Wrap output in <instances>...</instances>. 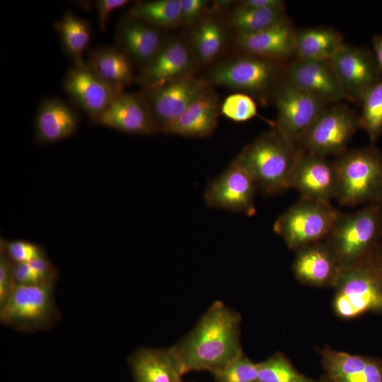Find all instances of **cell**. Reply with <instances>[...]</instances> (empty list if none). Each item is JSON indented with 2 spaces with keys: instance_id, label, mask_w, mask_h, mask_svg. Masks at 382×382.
I'll use <instances>...</instances> for the list:
<instances>
[{
  "instance_id": "obj_1",
  "label": "cell",
  "mask_w": 382,
  "mask_h": 382,
  "mask_svg": "<svg viewBox=\"0 0 382 382\" xmlns=\"http://www.w3.org/2000/svg\"><path fill=\"white\" fill-rule=\"evenodd\" d=\"M241 316L221 301L214 302L175 347L185 374L225 367L243 353Z\"/></svg>"
},
{
  "instance_id": "obj_2",
  "label": "cell",
  "mask_w": 382,
  "mask_h": 382,
  "mask_svg": "<svg viewBox=\"0 0 382 382\" xmlns=\"http://www.w3.org/2000/svg\"><path fill=\"white\" fill-rule=\"evenodd\" d=\"M287 62L240 53L213 65L205 79L212 86L245 93L266 105L273 103L277 88L286 79Z\"/></svg>"
},
{
  "instance_id": "obj_3",
  "label": "cell",
  "mask_w": 382,
  "mask_h": 382,
  "mask_svg": "<svg viewBox=\"0 0 382 382\" xmlns=\"http://www.w3.org/2000/svg\"><path fill=\"white\" fill-rule=\"evenodd\" d=\"M299 150L272 128L245 145L236 156L253 176L257 190L271 196L290 189Z\"/></svg>"
},
{
  "instance_id": "obj_4",
  "label": "cell",
  "mask_w": 382,
  "mask_h": 382,
  "mask_svg": "<svg viewBox=\"0 0 382 382\" xmlns=\"http://www.w3.org/2000/svg\"><path fill=\"white\" fill-rule=\"evenodd\" d=\"M382 209L376 203L354 212H340L325 243L340 266L351 267L367 261L381 243Z\"/></svg>"
},
{
  "instance_id": "obj_5",
  "label": "cell",
  "mask_w": 382,
  "mask_h": 382,
  "mask_svg": "<svg viewBox=\"0 0 382 382\" xmlns=\"http://www.w3.org/2000/svg\"><path fill=\"white\" fill-rule=\"evenodd\" d=\"M335 198L343 206L377 203L382 193V152L371 144L347 150L334 159Z\"/></svg>"
},
{
  "instance_id": "obj_6",
  "label": "cell",
  "mask_w": 382,
  "mask_h": 382,
  "mask_svg": "<svg viewBox=\"0 0 382 382\" xmlns=\"http://www.w3.org/2000/svg\"><path fill=\"white\" fill-rule=\"evenodd\" d=\"M56 282L16 285L0 307V322L15 330L32 332L49 329L59 319L55 301Z\"/></svg>"
},
{
  "instance_id": "obj_7",
  "label": "cell",
  "mask_w": 382,
  "mask_h": 382,
  "mask_svg": "<svg viewBox=\"0 0 382 382\" xmlns=\"http://www.w3.org/2000/svg\"><path fill=\"white\" fill-rule=\"evenodd\" d=\"M340 213L330 202L300 197L277 218L273 231L289 248L298 250L325 239Z\"/></svg>"
},
{
  "instance_id": "obj_8",
  "label": "cell",
  "mask_w": 382,
  "mask_h": 382,
  "mask_svg": "<svg viewBox=\"0 0 382 382\" xmlns=\"http://www.w3.org/2000/svg\"><path fill=\"white\" fill-rule=\"evenodd\" d=\"M360 129L359 115L344 103L328 105L303 137L299 148L328 157L342 154Z\"/></svg>"
},
{
  "instance_id": "obj_9",
  "label": "cell",
  "mask_w": 382,
  "mask_h": 382,
  "mask_svg": "<svg viewBox=\"0 0 382 382\" xmlns=\"http://www.w3.org/2000/svg\"><path fill=\"white\" fill-rule=\"evenodd\" d=\"M334 308L342 318H353L369 311H382V284L370 259L342 268L335 282Z\"/></svg>"
},
{
  "instance_id": "obj_10",
  "label": "cell",
  "mask_w": 382,
  "mask_h": 382,
  "mask_svg": "<svg viewBox=\"0 0 382 382\" xmlns=\"http://www.w3.org/2000/svg\"><path fill=\"white\" fill-rule=\"evenodd\" d=\"M273 103L277 109L273 128L297 147L319 115L330 105L310 96L286 78L277 88Z\"/></svg>"
},
{
  "instance_id": "obj_11",
  "label": "cell",
  "mask_w": 382,
  "mask_h": 382,
  "mask_svg": "<svg viewBox=\"0 0 382 382\" xmlns=\"http://www.w3.org/2000/svg\"><path fill=\"white\" fill-rule=\"evenodd\" d=\"M257 191L253 176L236 156L225 170L208 184L204 197L210 208L252 216L256 212Z\"/></svg>"
},
{
  "instance_id": "obj_12",
  "label": "cell",
  "mask_w": 382,
  "mask_h": 382,
  "mask_svg": "<svg viewBox=\"0 0 382 382\" xmlns=\"http://www.w3.org/2000/svg\"><path fill=\"white\" fill-rule=\"evenodd\" d=\"M349 102L361 105L365 95L382 80L372 50L344 44L330 59Z\"/></svg>"
},
{
  "instance_id": "obj_13",
  "label": "cell",
  "mask_w": 382,
  "mask_h": 382,
  "mask_svg": "<svg viewBox=\"0 0 382 382\" xmlns=\"http://www.w3.org/2000/svg\"><path fill=\"white\" fill-rule=\"evenodd\" d=\"M188 41L168 38L158 54L136 77L142 89H151L168 82L195 76L199 66Z\"/></svg>"
},
{
  "instance_id": "obj_14",
  "label": "cell",
  "mask_w": 382,
  "mask_h": 382,
  "mask_svg": "<svg viewBox=\"0 0 382 382\" xmlns=\"http://www.w3.org/2000/svg\"><path fill=\"white\" fill-rule=\"evenodd\" d=\"M212 86L205 79L186 77L151 89H142L160 133L180 117L207 89Z\"/></svg>"
},
{
  "instance_id": "obj_15",
  "label": "cell",
  "mask_w": 382,
  "mask_h": 382,
  "mask_svg": "<svg viewBox=\"0 0 382 382\" xmlns=\"http://www.w3.org/2000/svg\"><path fill=\"white\" fill-rule=\"evenodd\" d=\"M290 188L301 197L330 202L335 198L337 175L334 160L299 148L290 178Z\"/></svg>"
},
{
  "instance_id": "obj_16",
  "label": "cell",
  "mask_w": 382,
  "mask_h": 382,
  "mask_svg": "<svg viewBox=\"0 0 382 382\" xmlns=\"http://www.w3.org/2000/svg\"><path fill=\"white\" fill-rule=\"evenodd\" d=\"M286 78L310 96L328 104L349 101L330 59L294 57L287 62Z\"/></svg>"
},
{
  "instance_id": "obj_17",
  "label": "cell",
  "mask_w": 382,
  "mask_h": 382,
  "mask_svg": "<svg viewBox=\"0 0 382 382\" xmlns=\"http://www.w3.org/2000/svg\"><path fill=\"white\" fill-rule=\"evenodd\" d=\"M123 133L154 135L160 133L143 93H118L100 116L98 123Z\"/></svg>"
},
{
  "instance_id": "obj_18",
  "label": "cell",
  "mask_w": 382,
  "mask_h": 382,
  "mask_svg": "<svg viewBox=\"0 0 382 382\" xmlns=\"http://www.w3.org/2000/svg\"><path fill=\"white\" fill-rule=\"evenodd\" d=\"M63 88L68 96L97 124L100 116L119 91L97 76L86 64H73L66 71Z\"/></svg>"
},
{
  "instance_id": "obj_19",
  "label": "cell",
  "mask_w": 382,
  "mask_h": 382,
  "mask_svg": "<svg viewBox=\"0 0 382 382\" xmlns=\"http://www.w3.org/2000/svg\"><path fill=\"white\" fill-rule=\"evenodd\" d=\"M167 39L163 29L129 13L120 19L117 25V47L139 71L154 58Z\"/></svg>"
},
{
  "instance_id": "obj_20",
  "label": "cell",
  "mask_w": 382,
  "mask_h": 382,
  "mask_svg": "<svg viewBox=\"0 0 382 382\" xmlns=\"http://www.w3.org/2000/svg\"><path fill=\"white\" fill-rule=\"evenodd\" d=\"M296 30L289 19L256 33L234 34V43L241 54L289 62L295 56Z\"/></svg>"
},
{
  "instance_id": "obj_21",
  "label": "cell",
  "mask_w": 382,
  "mask_h": 382,
  "mask_svg": "<svg viewBox=\"0 0 382 382\" xmlns=\"http://www.w3.org/2000/svg\"><path fill=\"white\" fill-rule=\"evenodd\" d=\"M134 382H182L185 374L175 346L140 348L128 359Z\"/></svg>"
},
{
  "instance_id": "obj_22",
  "label": "cell",
  "mask_w": 382,
  "mask_h": 382,
  "mask_svg": "<svg viewBox=\"0 0 382 382\" xmlns=\"http://www.w3.org/2000/svg\"><path fill=\"white\" fill-rule=\"evenodd\" d=\"M78 113L58 98H47L39 104L34 118V139L47 145L72 137L79 125Z\"/></svg>"
},
{
  "instance_id": "obj_23",
  "label": "cell",
  "mask_w": 382,
  "mask_h": 382,
  "mask_svg": "<svg viewBox=\"0 0 382 382\" xmlns=\"http://www.w3.org/2000/svg\"><path fill=\"white\" fill-rule=\"evenodd\" d=\"M221 105L216 92L210 86L162 133L185 137L211 136L218 125Z\"/></svg>"
},
{
  "instance_id": "obj_24",
  "label": "cell",
  "mask_w": 382,
  "mask_h": 382,
  "mask_svg": "<svg viewBox=\"0 0 382 382\" xmlns=\"http://www.w3.org/2000/svg\"><path fill=\"white\" fill-rule=\"evenodd\" d=\"M293 265L297 278L308 284L335 283L342 267L326 243H312L298 249Z\"/></svg>"
},
{
  "instance_id": "obj_25",
  "label": "cell",
  "mask_w": 382,
  "mask_h": 382,
  "mask_svg": "<svg viewBox=\"0 0 382 382\" xmlns=\"http://www.w3.org/2000/svg\"><path fill=\"white\" fill-rule=\"evenodd\" d=\"M323 366L332 382H382V362L367 357L327 351Z\"/></svg>"
},
{
  "instance_id": "obj_26",
  "label": "cell",
  "mask_w": 382,
  "mask_h": 382,
  "mask_svg": "<svg viewBox=\"0 0 382 382\" xmlns=\"http://www.w3.org/2000/svg\"><path fill=\"white\" fill-rule=\"evenodd\" d=\"M86 64L101 80L119 91H124L134 79L133 62L117 46L91 50Z\"/></svg>"
},
{
  "instance_id": "obj_27",
  "label": "cell",
  "mask_w": 382,
  "mask_h": 382,
  "mask_svg": "<svg viewBox=\"0 0 382 382\" xmlns=\"http://www.w3.org/2000/svg\"><path fill=\"white\" fill-rule=\"evenodd\" d=\"M224 21L209 13L192 26L188 41L199 64L214 63L224 51L226 44Z\"/></svg>"
},
{
  "instance_id": "obj_28",
  "label": "cell",
  "mask_w": 382,
  "mask_h": 382,
  "mask_svg": "<svg viewBox=\"0 0 382 382\" xmlns=\"http://www.w3.org/2000/svg\"><path fill=\"white\" fill-rule=\"evenodd\" d=\"M344 44L343 35L331 28L297 29L294 57L305 59H330Z\"/></svg>"
},
{
  "instance_id": "obj_29",
  "label": "cell",
  "mask_w": 382,
  "mask_h": 382,
  "mask_svg": "<svg viewBox=\"0 0 382 382\" xmlns=\"http://www.w3.org/2000/svg\"><path fill=\"white\" fill-rule=\"evenodd\" d=\"M289 20L285 8L260 9L236 5L229 13L226 23L234 34H248L261 31Z\"/></svg>"
},
{
  "instance_id": "obj_30",
  "label": "cell",
  "mask_w": 382,
  "mask_h": 382,
  "mask_svg": "<svg viewBox=\"0 0 382 382\" xmlns=\"http://www.w3.org/2000/svg\"><path fill=\"white\" fill-rule=\"evenodd\" d=\"M64 53L73 64H83V54L91 40L88 23L74 12L66 11L57 24Z\"/></svg>"
},
{
  "instance_id": "obj_31",
  "label": "cell",
  "mask_w": 382,
  "mask_h": 382,
  "mask_svg": "<svg viewBox=\"0 0 382 382\" xmlns=\"http://www.w3.org/2000/svg\"><path fill=\"white\" fill-rule=\"evenodd\" d=\"M128 13L163 30L181 25L180 0L138 1Z\"/></svg>"
},
{
  "instance_id": "obj_32",
  "label": "cell",
  "mask_w": 382,
  "mask_h": 382,
  "mask_svg": "<svg viewBox=\"0 0 382 382\" xmlns=\"http://www.w3.org/2000/svg\"><path fill=\"white\" fill-rule=\"evenodd\" d=\"M361 105L360 129L374 144L382 134V80L365 95Z\"/></svg>"
},
{
  "instance_id": "obj_33",
  "label": "cell",
  "mask_w": 382,
  "mask_h": 382,
  "mask_svg": "<svg viewBox=\"0 0 382 382\" xmlns=\"http://www.w3.org/2000/svg\"><path fill=\"white\" fill-rule=\"evenodd\" d=\"M258 382H313L299 372L281 354L257 363Z\"/></svg>"
},
{
  "instance_id": "obj_34",
  "label": "cell",
  "mask_w": 382,
  "mask_h": 382,
  "mask_svg": "<svg viewBox=\"0 0 382 382\" xmlns=\"http://www.w3.org/2000/svg\"><path fill=\"white\" fill-rule=\"evenodd\" d=\"M13 274L16 285L57 282L58 279V271L47 257L26 263L13 264Z\"/></svg>"
},
{
  "instance_id": "obj_35",
  "label": "cell",
  "mask_w": 382,
  "mask_h": 382,
  "mask_svg": "<svg viewBox=\"0 0 382 382\" xmlns=\"http://www.w3.org/2000/svg\"><path fill=\"white\" fill-rule=\"evenodd\" d=\"M221 114L236 122H244L254 117H259L267 122L272 128L274 123L269 121L257 113L255 100L249 95L236 93L227 96L221 104Z\"/></svg>"
},
{
  "instance_id": "obj_36",
  "label": "cell",
  "mask_w": 382,
  "mask_h": 382,
  "mask_svg": "<svg viewBox=\"0 0 382 382\" xmlns=\"http://www.w3.org/2000/svg\"><path fill=\"white\" fill-rule=\"evenodd\" d=\"M214 382H258L257 363L243 352L225 367L212 374Z\"/></svg>"
},
{
  "instance_id": "obj_37",
  "label": "cell",
  "mask_w": 382,
  "mask_h": 382,
  "mask_svg": "<svg viewBox=\"0 0 382 382\" xmlns=\"http://www.w3.org/2000/svg\"><path fill=\"white\" fill-rule=\"evenodd\" d=\"M0 250L13 264L26 263L37 258L47 257L45 248L42 245L21 239H1Z\"/></svg>"
},
{
  "instance_id": "obj_38",
  "label": "cell",
  "mask_w": 382,
  "mask_h": 382,
  "mask_svg": "<svg viewBox=\"0 0 382 382\" xmlns=\"http://www.w3.org/2000/svg\"><path fill=\"white\" fill-rule=\"evenodd\" d=\"M181 25L193 26L207 15L210 8L207 0H180Z\"/></svg>"
},
{
  "instance_id": "obj_39",
  "label": "cell",
  "mask_w": 382,
  "mask_h": 382,
  "mask_svg": "<svg viewBox=\"0 0 382 382\" xmlns=\"http://www.w3.org/2000/svg\"><path fill=\"white\" fill-rule=\"evenodd\" d=\"M13 265V263L0 250V307L8 300L16 286Z\"/></svg>"
},
{
  "instance_id": "obj_40",
  "label": "cell",
  "mask_w": 382,
  "mask_h": 382,
  "mask_svg": "<svg viewBox=\"0 0 382 382\" xmlns=\"http://www.w3.org/2000/svg\"><path fill=\"white\" fill-rule=\"evenodd\" d=\"M128 0H97L95 1L97 22L101 31L106 30L107 24L110 15L115 11L120 9L129 3Z\"/></svg>"
},
{
  "instance_id": "obj_41",
  "label": "cell",
  "mask_w": 382,
  "mask_h": 382,
  "mask_svg": "<svg viewBox=\"0 0 382 382\" xmlns=\"http://www.w3.org/2000/svg\"><path fill=\"white\" fill-rule=\"evenodd\" d=\"M243 7L255 8L260 9H271L285 8L282 0H243L236 3Z\"/></svg>"
},
{
  "instance_id": "obj_42",
  "label": "cell",
  "mask_w": 382,
  "mask_h": 382,
  "mask_svg": "<svg viewBox=\"0 0 382 382\" xmlns=\"http://www.w3.org/2000/svg\"><path fill=\"white\" fill-rule=\"evenodd\" d=\"M370 262L382 284V245L381 243L370 257Z\"/></svg>"
},
{
  "instance_id": "obj_43",
  "label": "cell",
  "mask_w": 382,
  "mask_h": 382,
  "mask_svg": "<svg viewBox=\"0 0 382 382\" xmlns=\"http://www.w3.org/2000/svg\"><path fill=\"white\" fill-rule=\"evenodd\" d=\"M373 52L382 73V34H375L372 37Z\"/></svg>"
},
{
  "instance_id": "obj_44",
  "label": "cell",
  "mask_w": 382,
  "mask_h": 382,
  "mask_svg": "<svg viewBox=\"0 0 382 382\" xmlns=\"http://www.w3.org/2000/svg\"><path fill=\"white\" fill-rule=\"evenodd\" d=\"M376 204H378L381 207V208L382 209V193H381V197H380V198H379V199H378V201L377 202Z\"/></svg>"
},
{
  "instance_id": "obj_45",
  "label": "cell",
  "mask_w": 382,
  "mask_h": 382,
  "mask_svg": "<svg viewBox=\"0 0 382 382\" xmlns=\"http://www.w3.org/2000/svg\"><path fill=\"white\" fill-rule=\"evenodd\" d=\"M381 244L382 245V215H381Z\"/></svg>"
},
{
  "instance_id": "obj_46",
  "label": "cell",
  "mask_w": 382,
  "mask_h": 382,
  "mask_svg": "<svg viewBox=\"0 0 382 382\" xmlns=\"http://www.w3.org/2000/svg\"><path fill=\"white\" fill-rule=\"evenodd\" d=\"M182 382H185V381H183Z\"/></svg>"
}]
</instances>
